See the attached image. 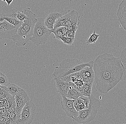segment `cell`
Segmentation results:
<instances>
[{"label": "cell", "instance_id": "cell-1", "mask_svg": "<svg viewBox=\"0 0 126 124\" xmlns=\"http://www.w3.org/2000/svg\"><path fill=\"white\" fill-rule=\"evenodd\" d=\"M96 88L106 94L122 80L126 70L120 58L105 53L95 59L94 64Z\"/></svg>", "mask_w": 126, "mask_h": 124}, {"label": "cell", "instance_id": "cell-2", "mask_svg": "<svg viewBox=\"0 0 126 124\" xmlns=\"http://www.w3.org/2000/svg\"><path fill=\"white\" fill-rule=\"evenodd\" d=\"M94 61L83 63L76 58H66L62 60L59 66L55 67L52 76L53 78L61 79L75 72H79L86 66L93 68Z\"/></svg>", "mask_w": 126, "mask_h": 124}, {"label": "cell", "instance_id": "cell-3", "mask_svg": "<svg viewBox=\"0 0 126 124\" xmlns=\"http://www.w3.org/2000/svg\"><path fill=\"white\" fill-rule=\"evenodd\" d=\"M89 97L90 102L88 108L79 111V116L73 121L80 124H87L94 120L101 106L100 101L93 94Z\"/></svg>", "mask_w": 126, "mask_h": 124}, {"label": "cell", "instance_id": "cell-4", "mask_svg": "<svg viewBox=\"0 0 126 124\" xmlns=\"http://www.w3.org/2000/svg\"><path fill=\"white\" fill-rule=\"evenodd\" d=\"M51 33V29H48L46 26L44 18H38L30 41L38 46L45 44L47 43Z\"/></svg>", "mask_w": 126, "mask_h": 124}, {"label": "cell", "instance_id": "cell-5", "mask_svg": "<svg viewBox=\"0 0 126 124\" xmlns=\"http://www.w3.org/2000/svg\"><path fill=\"white\" fill-rule=\"evenodd\" d=\"M36 114V107L30 99L26 104L21 112L19 124H30L33 121Z\"/></svg>", "mask_w": 126, "mask_h": 124}, {"label": "cell", "instance_id": "cell-6", "mask_svg": "<svg viewBox=\"0 0 126 124\" xmlns=\"http://www.w3.org/2000/svg\"><path fill=\"white\" fill-rule=\"evenodd\" d=\"M23 12L26 15L27 18L24 20L22 26L31 37H32L37 19V15L35 13L32 11L30 8L25 9Z\"/></svg>", "mask_w": 126, "mask_h": 124}, {"label": "cell", "instance_id": "cell-7", "mask_svg": "<svg viewBox=\"0 0 126 124\" xmlns=\"http://www.w3.org/2000/svg\"><path fill=\"white\" fill-rule=\"evenodd\" d=\"M18 29L6 20L0 21V39L8 38L12 40Z\"/></svg>", "mask_w": 126, "mask_h": 124}, {"label": "cell", "instance_id": "cell-8", "mask_svg": "<svg viewBox=\"0 0 126 124\" xmlns=\"http://www.w3.org/2000/svg\"><path fill=\"white\" fill-rule=\"evenodd\" d=\"M63 100L61 104L62 108L66 114L67 116L72 118L74 121L75 118L79 116L78 112L74 106V99H70L66 96H63Z\"/></svg>", "mask_w": 126, "mask_h": 124}, {"label": "cell", "instance_id": "cell-9", "mask_svg": "<svg viewBox=\"0 0 126 124\" xmlns=\"http://www.w3.org/2000/svg\"><path fill=\"white\" fill-rule=\"evenodd\" d=\"M15 98L16 103L15 111L18 115H20L24 107L30 99L27 93L21 88L16 95Z\"/></svg>", "mask_w": 126, "mask_h": 124}, {"label": "cell", "instance_id": "cell-10", "mask_svg": "<svg viewBox=\"0 0 126 124\" xmlns=\"http://www.w3.org/2000/svg\"><path fill=\"white\" fill-rule=\"evenodd\" d=\"M1 16L11 17L23 22L26 18L27 16L24 13L20 12L17 9L9 6H3L2 12L0 14Z\"/></svg>", "mask_w": 126, "mask_h": 124}, {"label": "cell", "instance_id": "cell-11", "mask_svg": "<svg viewBox=\"0 0 126 124\" xmlns=\"http://www.w3.org/2000/svg\"><path fill=\"white\" fill-rule=\"evenodd\" d=\"M31 38V37L23 27L21 26L18 29L16 34L12 40L15 42L16 46H24L30 41Z\"/></svg>", "mask_w": 126, "mask_h": 124}, {"label": "cell", "instance_id": "cell-12", "mask_svg": "<svg viewBox=\"0 0 126 124\" xmlns=\"http://www.w3.org/2000/svg\"><path fill=\"white\" fill-rule=\"evenodd\" d=\"M93 68L86 66L80 70V75L81 76L83 82L93 83L95 76Z\"/></svg>", "mask_w": 126, "mask_h": 124}, {"label": "cell", "instance_id": "cell-13", "mask_svg": "<svg viewBox=\"0 0 126 124\" xmlns=\"http://www.w3.org/2000/svg\"><path fill=\"white\" fill-rule=\"evenodd\" d=\"M116 15L122 27L126 31V0H123L119 5Z\"/></svg>", "mask_w": 126, "mask_h": 124}, {"label": "cell", "instance_id": "cell-14", "mask_svg": "<svg viewBox=\"0 0 126 124\" xmlns=\"http://www.w3.org/2000/svg\"><path fill=\"white\" fill-rule=\"evenodd\" d=\"M54 80L56 82L57 92L62 96H66L71 85L70 83L57 78H54Z\"/></svg>", "mask_w": 126, "mask_h": 124}, {"label": "cell", "instance_id": "cell-15", "mask_svg": "<svg viewBox=\"0 0 126 124\" xmlns=\"http://www.w3.org/2000/svg\"><path fill=\"white\" fill-rule=\"evenodd\" d=\"M62 16L61 13L53 12L49 13L45 19V23L47 28L49 29H53L56 20Z\"/></svg>", "mask_w": 126, "mask_h": 124}, {"label": "cell", "instance_id": "cell-16", "mask_svg": "<svg viewBox=\"0 0 126 124\" xmlns=\"http://www.w3.org/2000/svg\"><path fill=\"white\" fill-rule=\"evenodd\" d=\"M67 15V20L66 26L72 25L74 23H80V16L78 13L75 10H68L66 13Z\"/></svg>", "mask_w": 126, "mask_h": 124}, {"label": "cell", "instance_id": "cell-17", "mask_svg": "<svg viewBox=\"0 0 126 124\" xmlns=\"http://www.w3.org/2000/svg\"><path fill=\"white\" fill-rule=\"evenodd\" d=\"M69 83H70L71 85L66 96L70 99L75 100L82 95V94L76 88V85L74 83L71 82H69Z\"/></svg>", "mask_w": 126, "mask_h": 124}, {"label": "cell", "instance_id": "cell-18", "mask_svg": "<svg viewBox=\"0 0 126 124\" xmlns=\"http://www.w3.org/2000/svg\"><path fill=\"white\" fill-rule=\"evenodd\" d=\"M78 106L76 110L79 112L82 110L86 109L89 106L90 100L89 96L82 95L78 99Z\"/></svg>", "mask_w": 126, "mask_h": 124}, {"label": "cell", "instance_id": "cell-19", "mask_svg": "<svg viewBox=\"0 0 126 124\" xmlns=\"http://www.w3.org/2000/svg\"><path fill=\"white\" fill-rule=\"evenodd\" d=\"M4 20H6L9 23L14 25L16 28L18 29L22 26L23 23V22L20 21L16 19L11 18V17H5V16H1L0 15V21L3 22Z\"/></svg>", "mask_w": 126, "mask_h": 124}, {"label": "cell", "instance_id": "cell-20", "mask_svg": "<svg viewBox=\"0 0 126 124\" xmlns=\"http://www.w3.org/2000/svg\"><path fill=\"white\" fill-rule=\"evenodd\" d=\"M93 84L83 82L82 85L83 95L87 96H90L91 95Z\"/></svg>", "mask_w": 126, "mask_h": 124}, {"label": "cell", "instance_id": "cell-21", "mask_svg": "<svg viewBox=\"0 0 126 124\" xmlns=\"http://www.w3.org/2000/svg\"><path fill=\"white\" fill-rule=\"evenodd\" d=\"M67 20V15L66 13L65 15L59 17L55 22L53 28H56L60 27L66 26Z\"/></svg>", "mask_w": 126, "mask_h": 124}, {"label": "cell", "instance_id": "cell-22", "mask_svg": "<svg viewBox=\"0 0 126 124\" xmlns=\"http://www.w3.org/2000/svg\"><path fill=\"white\" fill-rule=\"evenodd\" d=\"M11 121V124H19V121L21 118L20 115H18L16 111H12L9 113L8 116Z\"/></svg>", "mask_w": 126, "mask_h": 124}, {"label": "cell", "instance_id": "cell-23", "mask_svg": "<svg viewBox=\"0 0 126 124\" xmlns=\"http://www.w3.org/2000/svg\"><path fill=\"white\" fill-rule=\"evenodd\" d=\"M20 87L15 84H10L7 86V90L12 96H15Z\"/></svg>", "mask_w": 126, "mask_h": 124}, {"label": "cell", "instance_id": "cell-24", "mask_svg": "<svg viewBox=\"0 0 126 124\" xmlns=\"http://www.w3.org/2000/svg\"><path fill=\"white\" fill-rule=\"evenodd\" d=\"M100 35L96 33L95 30H94L93 34L90 35L89 38L86 40L85 43L87 45L92 43H95L96 41L98 40Z\"/></svg>", "mask_w": 126, "mask_h": 124}, {"label": "cell", "instance_id": "cell-25", "mask_svg": "<svg viewBox=\"0 0 126 124\" xmlns=\"http://www.w3.org/2000/svg\"><path fill=\"white\" fill-rule=\"evenodd\" d=\"M13 96L7 90V86H2V89L0 91V96L8 99Z\"/></svg>", "mask_w": 126, "mask_h": 124}, {"label": "cell", "instance_id": "cell-26", "mask_svg": "<svg viewBox=\"0 0 126 124\" xmlns=\"http://www.w3.org/2000/svg\"><path fill=\"white\" fill-rule=\"evenodd\" d=\"M60 40H61L64 44L71 45L73 44L75 38L70 37H61L60 38Z\"/></svg>", "mask_w": 126, "mask_h": 124}, {"label": "cell", "instance_id": "cell-27", "mask_svg": "<svg viewBox=\"0 0 126 124\" xmlns=\"http://www.w3.org/2000/svg\"><path fill=\"white\" fill-rule=\"evenodd\" d=\"M51 32L55 34V37L53 38H56L58 40H60V38L64 35L60 27L51 29Z\"/></svg>", "mask_w": 126, "mask_h": 124}, {"label": "cell", "instance_id": "cell-28", "mask_svg": "<svg viewBox=\"0 0 126 124\" xmlns=\"http://www.w3.org/2000/svg\"><path fill=\"white\" fill-rule=\"evenodd\" d=\"M8 83L7 77L4 74L0 72V85L1 86H6Z\"/></svg>", "mask_w": 126, "mask_h": 124}, {"label": "cell", "instance_id": "cell-29", "mask_svg": "<svg viewBox=\"0 0 126 124\" xmlns=\"http://www.w3.org/2000/svg\"><path fill=\"white\" fill-rule=\"evenodd\" d=\"M76 32V30H67L66 33L61 37H70L75 38Z\"/></svg>", "mask_w": 126, "mask_h": 124}, {"label": "cell", "instance_id": "cell-30", "mask_svg": "<svg viewBox=\"0 0 126 124\" xmlns=\"http://www.w3.org/2000/svg\"><path fill=\"white\" fill-rule=\"evenodd\" d=\"M120 58L122 62L126 64V47L122 51Z\"/></svg>", "mask_w": 126, "mask_h": 124}, {"label": "cell", "instance_id": "cell-31", "mask_svg": "<svg viewBox=\"0 0 126 124\" xmlns=\"http://www.w3.org/2000/svg\"><path fill=\"white\" fill-rule=\"evenodd\" d=\"M79 24L78 23H74L72 25L68 26L67 27V30H76L77 31L78 29V26Z\"/></svg>", "mask_w": 126, "mask_h": 124}, {"label": "cell", "instance_id": "cell-32", "mask_svg": "<svg viewBox=\"0 0 126 124\" xmlns=\"http://www.w3.org/2000/svg\"><path fill=\"white\" fill-rule=\"evenodd\" d=\"M11 124V120L8 116L4 117L2 120H0V124Z\"/></svg>", "mask_w": 126, "mask_h": 124}, {"label": "cell", "instance_id": "cell-33", "mask_svg": "<svg viewBox=\"0 0 126 124\" xmlns=\"http://www.w3.org/2000/svg\"><path fill=\"white\" fill-rule=\"evenodd\" d=\"M7 101V99L4 98H3L1 100H0V107L4 108Z\"/></svg>", "mask_w": 126, "mask_h": 124}, {"label": "cell", "instance_id": "cell-34", "mask_svg": "<svg viewBox=\"0 0 126 124\" xmlns=\"http://www.w3.org/2000/svg\"><path fill=\"white\" fill-rule=\"evenodd\" d=\"M60 28L62 30L63 34H65L67 30V27L66 26H63L60 27Z\"/></svg>", "mask_w": 126, "mask_h": 124}, {"label": "cell", "instance_id": "cell-35", "mask_svg": "<svg viewBox=\"0 0 126 124\" xmlns=\"http://www.w3.org/2000/svg\"><path fill=\"white\" fill-rule=\"evenodd\" d=\"M4 2H6L8 6H9L10 4L12 2L13 0H2Z\"/></svg>", "mask_w": 126, "mask_h": 124}, {"label": "cell", "instance_id": "cell-36", "mask_svg": "<svg viewBox=\"0 0 126 124\" xmlns=\"http://www.w3.org/2000/svg\"><path fill=\"white\" fill-rule=\"evenodd\" d=\"M1 89H2V86L1 85H0V91L1 90Z\"/></svg>", "mask_w": 126, "mask_h": 124}, {"label": "cell", "instance_id": "cell-37", "mask_svg": "<svg viewBox=\"0 0 126 124\" xmlns=\"http://www.w3.org/2000/svg\"><path fill=\"white\" fill-rule=\"evenodd\" d=\"M1 113H1V110H0V116L1 115Z\"/></svg>", "mask_w": 126, "mask_h": 124}, {"label": "cell", "instance_id": "cell-38", "mask_svg": "<svg viewBox=\"0 0 126 124\" xmlns=\"http://www.w3.org/2000/svg\"><path fill=\"white\" fill-rule=\"evenodd\" d=\"M3 98H2V97H1V96H0V100H1L2 99H3Z\"/></svg>", "mask_w": 126, "mask_h": 124}]
</instances>
